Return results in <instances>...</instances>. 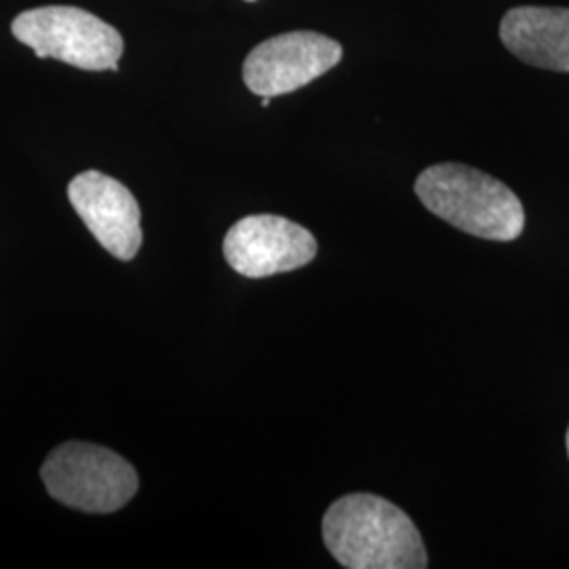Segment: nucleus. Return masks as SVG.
Masks as SVG:
<instances>
[{
  "mask_svg": "<svg viewBox=\"0 0 569 569\" xmlns=\"http://www.w3.org/2000/svg\"><path fill=\"white\" fill-rule=\"evenodd\" d=\"M416 194L430 213L486 241L509 243L526 228V209L509 186L467 164L428 167L416 180Z\"/></svg>",
  "mask_w": 569,
  "mask_h": 569,
  "instance_id": "f03ea898",
  "label": "nucleus"
},
{
  "mask_svg": "<svg viewBox=\"0 0 569 569\" xmlns=\"http://www.w3.org/2000/svg\"><path fill=\"white\" fill-rule=\"evenodd\" d=\"M11 30L37 58H53L89 72L117 70L124 49L117 28L79 7L53 4L23 11Z\"/></svg>",
  "mask_w": 569,
  "mask_h": 569,
  "instance_id": "20e7f679",
  "label": "nucleus"
},
{
  "mask_svg": "<svg viewBox=\"0 0 569 569\" xmlns=\"http://www.w3.org/2000/svg\"><path fill=\"white\" fill-rule=\"evenodd\" d=\"M566 443H568V456H569V428H568V437H566Z\"/></svg>",
  "mask_w": 569,
  "mask_h": 569,
  "instance_id": "9d476101",
  "label": "nucleus"
},
{
  "mask_svg": "<svg viewBox=\"0 0 569 569\" xmlns=\"http://www.w3.org/2000/svg\"><path fill=\"white\" fill-rule=\"evenodd\" d=\"M317 239L305 226L281 216H247L226 232L224 258L247 279H266L310 264Z\"/></svg>",
  "mask_w": 569,
  "mask_h": 569,
  "instance_id": "423d86ee",
  "label": "nucleus"
},
{
  "mask_svg": "<svg viewBox=\"0 0 569 569\" xmlns=\"http://www.w3.org/2000/svg\"><path fill=\"white\" fill-rule=\"evenodd\" d=\"M500 39L529 66L569 72V9L515 7L502 18Z\"/></svg>",
  "mask_w": 569,
  "mask_h": 569,
  "instance_id": "6e6552de",
  "label": "nucleus"
},
{
  "mask_svg": "<svg viewBox=\"0 0 569 569\" xmlns=\"http://www.w3.org/2000/svg\"><path fill=\"white\" fill-rule=\"evenodd\" d=\"M68 199L82 224L110 256L122 262L138 256L142 211L127 186L100 171H84L68 186Z\"/></svg>",
  "mask_w": 569,
  "mask_h": 569,
  "instance_id": "0eeeda50",
  "label": "nucleus"
},
{
  "mask_svg": "<svg viewBox=\"0 0 569 569\" xmlns=\"http://www.w3.org/2000/svg\"><path fill=\"white\" fill-rule=\"evenodd\" d=\"M249 2H251V0H249Z\"/></svg>",
  "mask_w": 569,
  "mask_h": 569,
  "instance_id": "9b49d317",
  "label": "nucleus"
},
{
  "mask_svg": "<svg viewBox=\"0 0 569 569\" xmlns=\"http://www.w3.org/2000/svg\"><path fill=\"white\" fill-rule=\"evenodd\" d=\"M321 533L348 569H425V540L406 510L373 493H348L327 509Z\"/></svg>",
  "mask_w": 569,
  "mask_h": 569,
  "instance_id": "f257e3e1",
  "label": "nucleus"
},
{
  "mask_svg": "<svg viewBox=\"0 0 569 569\" xmlns=\"http://www.w3.org/2000/svg\"><path fill=\"white\" fill-rule=\"evenodd\" d=\"M342 60L340 42L319 32H284L258 44L243 63L247 89L262 98L293 93Z\"/></svg>",
  "mask_w": 569,
  "mask_h": 569,
  "instance_id": "39448f33",
  "label": "nucleus"
},
{
  "mask_svg": "<svg viewBox=\"0 0 569 569\" xmlns=\"http://www.w3.org/2000/svg\"><path fill=\"white\" fill-rule=\"evenodd\" d=\"M270 100H272V98H262V108H268Z\"/></svg>",
  "mask_w": 569,
  "mask_h": 569,
  "instance_id": "1a4fd4ad",
  "label": "nucleus"
},
{
  "mask_svg": "<svg viewBox=\"0 0 569 569\" xmlns=\"http://www.w3.org/2000/svg\"><path fill=\"white\" fill-rule=\"evenodd\" d=\"M41 477L53 500L100 515L122 509L140 488L136 468L119 453L81 441L53 449L42 465Z\"/></svg>",
  "mask_w": 569,
  "mask_h": 569,
  "instance_id": "7ed1b4c3",
  "label": "nucleus"
}]
</instances>
